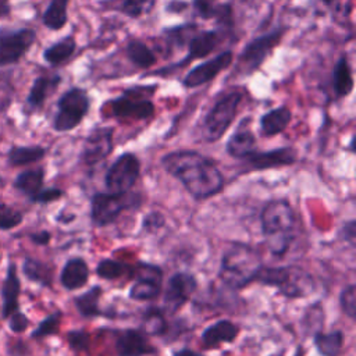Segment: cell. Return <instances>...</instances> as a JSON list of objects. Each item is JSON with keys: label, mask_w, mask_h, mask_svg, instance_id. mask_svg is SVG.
Here are the masks:
<instances>
[{"label": "cell", "mask_w": 356, "mask_h": 356, "mask_svg": "<svg viewBox=\"0 0 356 356\" xmlns=\"http://www.w3.org/2000/svg\"><path fill=\"white\" fill-rule=\"evenodd\" d=\"M314 346L323 356H339L342 343H343V335L342 331L335 330L328 334L324 332H316L314 337Z\"/></svg>", "instance_id": "29"}, {"label": "cell", "mask_w": 356, "mask_h": 356, "mask_svg": "<svg viewBox=\"0 0 356 356\" xmlns=\"http://www.w3.org/2000/svg\"><path fill=\"white\" fill-rule=\"evenodd\" d=\"M142 327L146 335H153V337L164 335L168 328L167 320L164 317V312L159 307H149L143 314Z\"/></svg>", "instance_id": "32"}, {"label": "cell", "mask_w": 356, "mask_h": 356, "mask_svg": "<svg viewBox=\"0 0 356 356\" xmlns=\"http://www.w3.org/2000/svg\"><path fill=\"white\" fill-rule=\"evenodd\" d=\"M60 83H61V76L58 74L51 76H38L33 81L32 88L26 96V104L29 106V108L31 110L40 108L46 102L47 96L51 95Z\"/></svg>", "instance_id": "23"}, {"label": "cell", "mask_w": 356, "mask_h": 356, "mask_svg": "<svg viewBox=\"0 0 356 356\" xmlns=\"http://www.w3.org/2000/svg\"><path fill=\"white\" fill-rule=\"evenodd\" d=\"M156 4V0H120L118 11L128 18L138 19L149 14Z\"/></svg>", "instance_id": "36"}, {"label": "cell", "mask_w": 356, "mask_h": 356, "mask_svg": "<svg viewBox=\"0 0 356 356\" xmlns=\"http://www.w3.org/2000/svg\"><path fill=\"white\" fill-rule=\"evenodd\" d=\"M197 31V25L192 22H186L182 25H175L172 28H165L163 31L165 39L172 46H186L188 40L192 38V35Z\"/></svg>", "instance_id": "35"}, {"label": "cell", "mask_w": 356, "mask_h": 356, "mask_svg": "<svg viewBox=\"0 0 356 356\" xmlns=\"http://www.w3.org/2000/svg\"><path fill=\"white\" fill-rule=\"evenodd\" d=\"M339 305L342 312L349 318L353 320L356 317V285L355 284H349L341 291Z\"/></svg>", "instance_id": "38"}, {"label": "cell", "mask_w": 356, "mask_h": 356, "mask_svg": "<svg viewBox=\"0 0 356 356\" xmlns=\"http://www.w3.org/2000/svg\"><path fill=\"white\" fill-rule=\"evenodd\" d=\"M216 24L218 25L220 31H229L234 28V10L228 3H220L217 6V11L214 14Z\"/></svg>", "instance_id": "40"}, {"label": "cell", "mask_w": 356, "mask_h": 356, "mask_svg": "<svg viewBox=\"0 0 356 356\" xmlns=\"http://www.w3.org/2000/svg\"><path fill=\"white\" fill-rule=\"evenodd\" d=\"M260 222L268 250L275 256H282L289 249L296 224L292 206L284 199L270 200L261 210Z\"/></svg>", "instance_id": "2"}, {"label": "cell", "mask_w": 356, "mask_h": 356, "mask_svg": "<svg viewBox=\"0 0 356 356\" xmlns=\"http://www.w3.org/2000/svg\"><path fill=\"white\" fill-rule=\"evenodd\" d=\"M292 120V111L286 106H278L260 117V131L263 136L271 138L286 129Z\"/></svg>", "instance_id": "20"}, {"label": "cell", "mask_w": 356, "mask_h": 356, "mask_svg": "<svg viewBox=\"0 0 356 356\" xmlns=\"http://www.w3.org/2000/svg\"><path fill=\"white\" fill-rule=\"evenodd\" d=\"M8 318H10V321H8L10 328H11L14 332H22V331L28 327V324H29V321H28V318L25 317V314L19 313L18 310L14 312Z\"/></svg>", "instance_id": "46"}, {"label": "cell", "mask_w": 356, "mask_h": 356, "mask_svg": "<svg viewBox=\"0 0 356 356\" xmlns=\"http://www.w3.org/2000/svg\"><path fill=\"white\" fill-rule=\"evenodd\" d=\"M172 356H204L203 353H199L193 349H189V348H182L181 350L175 352Z\"/></svg>", "instance_id": "50"}, {"label": "cell", "mask_w": 356, "mask_h": 356, "mask_svg": "<svg viewBox=\"0 0 356 356\" xmlns=\"http://www.w3.org/2000/svg\"><path fill=\"white\" fill-rule=\"evenodd\" d=\"M113 134L111 127H95L85 139L81 160L86 165H95L103 161L113 150Z\"/></svg>", "instance_id": "15"}, {"label": "cell", "mask_w": 356, "mask_h": 356, "mask_svg": "<svg viewBox=\"0 0 356 356\" xmlns=\"http://www.w3.org/2000/svg\"><path fill=\"white\" fill-rule=\"evenodd\" d=\"M18 295H19V280L15 273V266L10 264L7 277L3 282L1 296H3V317L8 318L14 312L18 310Z\"/></svg>", "instance_id": "25"}, {"label": "cell", "mask_w": 356, "mask_h": 356, "mask_svg": "<svg viewBox=\"0 0 356 356\" xmlns=\"http://www.w3.org/2000/svg\"><path fill=\"white\" fill-rule=\"evenodd\" d=\"M242 100L243 92L239 89H232L216 100L203 120V136L207 142H217L222 138L234 122Z\"/></svg>", "instance_id": "6"}, {"label": "cell", "mask_w": 356, "mask_h": 356, "mask_svg": "<svg viewBox=\"0 0 356 356\" xmlns=\"http://www.w3.org/2000/svg\"><path fill=\"white\" fill-rule=\"evenodd\" d=\"M296 159H298L296 150L293 147L285 146V147H278L267 152L254 150L243 160L250 167V170L261 171V170H268L275 167L291 165L296 161Z\"/></svg>", "instance_id": "17"}, {"label": "cell", "mask_w": 356, "mask_h": 356, "mask_svg": "<svg viewBox=\"0 0 356 356\" xmlns=\"http://www.w3.org/2000/svg\"><path fill=\"white\" fill-rule=\"evenodd\" d=\"M222 33L224 32L220 31V29H203V31L195 32L192 35V38L186 43V46H188L186 57L182 58L179 63H175V64H172L170 67H165V68H163L160 71H156L153 74L171 72L174 68H184V67H186L193 60H199V58L207 57L221 43Z\"/></svg>", "instance_id": "12"}, {"label": "cell", "mask_w": 356, "mask_h": 356, "mask_svg": "<svg viewBox=\"0 0 356 356\" xmlns=\"http://www.w3.org/2000/svg\"><path fill=\"white\" fill-rule=\"evenodd\" d=\"M157 85H136L124 89L118 96L104 103L103 113L117 120L143 121L154 115V103L152 96L156 93Z\"/></svg>", "instance_id": "4"}, {"label": "cell", "mask_w": 356, "mask_h": 356, "mask_svg": "<svg viewBox=\"0 0 356 356\" xmlns=\"http://www.w3.org/2000/svg\"><path fill=\"white\" fill-rule=\"evenodd\" d=\"M21 221L22 214L19 211L7 204H0V229L14 228L21 224Z\"/></svg>", "instance_id": "41"}, {"label": "cell", "mask_w": 356, "mask_h": 356, "mask_svg": "<svg viewBox=\"0 0 356 356\" xmlns=\"http://www.w3.org/2000/svg\"><path fill=\"white\" fill-rule=\"evenodd\" d=\"M234 61V53L231 50H224L210 60H206L193 68H191L182 78V86L186 89H195L197 86L206 85L220 75L224 70L229 68Z\"/></svg>", "instance_id": "13"}, {"label": "cell", "mask_w": 356, "mask_h": 356, "mask_svg": "<svg viewBox=\"0 0 356 356\" xmlns=\"http://www.w3.org/2000/svg\"><path fill=\"white\" fill-rule=\"evenodd\" d=\"M218 0H192V8L200 19H213L217 11Z\"/></svg>", "instance_id": "42"}, {"label": "cell", "mask_w": 356, "mask_h": 356, "mask_svg": "<svg viewBox=\"0 0 356 356\" xmlns=\"http://www.w3.org/2000/svg\"><path fill=\"white\" fill-rule=\"evenodd\" d=\"M284 35L285 28H275L249 40L238 56L236 72L241 75H250L257 71L273 50L280 46Z\"/></svg>", "instance_id": "8"}, {"label": "cell", "mask_w": 356, "mask_h": 356, "mask_svg": "<svg viewBox=\"0 0 356 356\" xmlns=\"http://www.w3.org/2000/svg\"><path fill=\"white\" fill-rule=\"evenodd\" d=\"M125 54L128 60L138 68L147 70L156 64V54L154 51L142 40L132 39L125 46Z\"/></svg>", "instance_id": "27"}, {"label": "cell", "mask_w": 356, "mask_h": 356, "mask_svg": "<svg viewBox=\"0 0 356 356\" xmlns=\"http://www.w3.org/2000/svg\"><path fill=\"white\" fill-rule=\"evenodd\" d=\"M63 196V191L58 188H49V189H40L31 200L38 203H49L53 200H57Z\"/></svg>", "instance_id": "44"}, {"label": "cell", "mask_w": 356, "mask_h": 356, "mask_svg": "<svg viewBox=\"0 0 356 356\" xmlns=\"http://www.w3.org/2000/svg\"><path fill=\"white\" fill-rule=\"evenodd\" d=\"M161 165L196 200L209 199L224 186V177L216 161L196 150L170 152L161 157Z\"/></svg>", "instance_id": "1"}, {"label": "cell", "mask_w": 356, "mask_h": 356, "mask_svg": "<svg viewBox=\"0 0 356 356\" xmlns=\"http://www.w3.org/2000/svg\"><path fill=\"white\" fill-rule=\"evenodd\" d=\"M239 334V328L229 320H220L209 327H206L200 335L202 342L211 348L220 343L234 342Z\"/></svg>", "instance_id": "21"}, {"label": "cell", "mask_w": 356, "mask_h": 356, "mask_svg": "<svg viewBox=\"0 0 356 356\" xmlns=\"http://www.w3.org/2000/svg\"><path fill=\"white\" fill-rule=\"evenodd\" d=\"M36 40V32L31 28L0 29V67L18 63Z\"/></svg>", "instance_id": "11"}, {"label": "cell", "mask_w": 356, "mask_h": 356, "mask_svg": "<svg viewBox=\"0 0 356 356\" xmlns=\"http://www.w3.org/2000/svg\"><path fill=\"white\" fill-rule=\"evenodd\" d=\"M164 224H165V220H164L163 214L156 213V211L149 213V214L145 217V220H143V228H145L147 232H154L156 229L161 228Z\"/></svg>", "instance_id": "45"}, {"label": "cell", "mask_w": 356, "mask_h": 356, "mask_svg": "<svg viewBox=\"0 0 356 356\" xmlns=\"http://www.w3.org/2000/svg\"><path fill=\"white\" fill-rule=\"evenodd\" d=\"M339 235L343 241H348L350 243L355 242V238H356V224H355V220H350L349 222H346L341 231H339Z\"/></svg>", "instance_id": "47"}, {"label": "cell", "mask_w": 356, "mask_h": 356, "mask_svg": "<svg viewBox=\"0 0 356 356\" xmlns=\"http://www.w3.org/2000/svg\"><path fill=\"white\" fill-rule=\"evenodd\" d=\"M331 85L337 97H346L353 92V88H355L353 72L346 54H342L334 64Z\"/></svg>", "instance_id": "19"}, {"label": "cell", "mask_w": 356, "mask_h": 356, "mask_svg": "<svg viewBox=\"0 0 356 356\" xmlns=\"http://www.w3.org/2000/svg\"><path fill=\"white\" fill-rule=\"evenodd\" d=\"M24 274L35 282H39L42 285L49 286L51 284V270L47 264L36 260V259H31L26 257L22 266Z\"/></svg>", "instance_id": "34"}, {"label": "cell", "mask_w": 356, "mask_h": 356, "mask_svg": "<svg viewBox=\"0 0 356 356\" xmlns=\"http://www.w3.org/2000/svg\"><path fill=\"white\" fill-rule=\"evenodd\" d=\"M129 266L114 260V259H103L96 266V273L103 280H117L125 274Z\"/></svg>", "instance_id": "37"}, {"label": "cell", "mask_w": 356, "mask_h": 356, "mask_svg": "<svg viewBox=\"0 0 356 356\" xmlns=\"http://www.w3.org/2000/svg\"><path fill=\"white\" fill-rule=\"evenodd\" d=\"M89 334L86 331H81V330H74L70 331L67 334V341L68 345L74 349V350H88L89 348Z\"/></svg>", "instance_id": "43"}, {"label": "cell", "mask_w": 356, "mask_h": 356, "mask_svg": "<svg viewBox=\"0 0 356 356\" xmlns=\"http://www.w3.org/2000/svg\"><path fill=\"white\" fill-rule=\"evenodd\" d=\"M60 320H61V313L56 312L50 316H47L39 325L38 328L32 332L33 338H43L47 335H53L58 331L60 327Z\"/></svg>", "instance_id": "39"}, {"label": "cell", "mask_w": 356, "mask_h": 356, "mask_svg": "<svg viewBox=\"0 0 356 356\" xmlns=\"http://www.w3.org/2000/svg\"><path fill=\"white\" fill-rule=\"evenodd\" d=\"M197 288L196 278L189 273H175L167 281L164 289V306L170 313H175L184 303L189 300Z\"/></svg>", "instance_id": "16"}, {"label": "cell", "mask_w": 356, "mask_h": 356, "mask_svg": "<svg viewBox=\"0 0 356 356\" xmlns=\"http://www.w3.org/2000/svg\"><path fill=\"white\" fill-rule=\"evenodd\" d=\"M256 136L250 129H238L235 134L231 135V138L227 140L225 150L227 153L234 159L243 160L250 153L256 150Z\"/></svg>", "instance_id": "24"}, {"label": "cell", "mask_w": 356, "mask_h": 356, "mask_svg": "<svg viewBox=\"0 0 356 356\" xmlns=\"http://www.w3.org/2000/svg\"><path fill=\"white\" fill-rule=\"evenodd\" d=\"M68 4L70 0H50L42 15L43 25L50 31H60L64 28L68 21Z\"/></svg>", "instance_id": "28"}, {"label": "cell", "mask_w": 356, "mask_h": 356, "mask_svg": "<svg viewBox=\"0 0 356 356\" xmlns=\"http://www.w3.org/2000/svg\"><path fill=\"white\" fill-rule=\"evenodd\" d=\"M10 11V4L8 0H0V17L7 15Z\"/></svg>", "instance_id": "51"}, {"label": "cell", "mask_w": 356, "mask_h": 356, "mask_svg": "<svg viewBox=\"0 0 356 356\" xmlns=\"http://www.w3.org/2000/svg\"><path fill=\"white\" fill-rule=\"evenodd\" d=\"M321 3H324L325 6H331V4H334L337 0H320Z\"/></svg>", "instance_id": "52"}, {"label": "cell", "mask_w": 356, "mask_h": 356, "mask_svg": "<svg viewBox=\"0 0 356 356\" xmlns=\"http://www.w3.org/2000/svg\"><path fill=\"white\" fill-rule=\"evenodd\" d=\"M256 281L275 286L282 296L286 298H305L314 289L312 275L298 266H280V267H261Z\"/></svg>", "instance_id": "5"}, {"label": "cell", "mask_w": 356, "mask_h": 356, "mask_svg": "<svg viewBox=\"0 0 356 356\" xmlns=\"http://www.w3.org/2000/svg\"><path fill=\"white\" fill-rule=\"evenodd\" d=\"M31 239L38 245H46L50 241V234L47 231H40L31 235Z\"/></svg>", "instance_id": "49"}, {"label": "cell", "mask_w": 356, "mask_h": 356, "mask_svg": "<svg viewBox=\"0 0 356 356\" xmlns=\"http://www.w3.org/2000/svg\"><path fill=\"white\" fill-rule=\"evenodd\" d=\"M135 282L129 289V298L134 300L154 299L161 291L163 271L159 266L150 263H138L134 270Z\"/></svg>", "instance_id": "14"}, {"label": "cell", "mask_w": 356, "mask_h": 356, "mask_svg": "<svg viewBox=\"0 0 356 356\" xmlns=\"http://www.w3.org/2000/svg\"><path fill=\"white\" fill-rule=\"evenodd\" d=\"M135 200H140L138 195H114V193H95L90 199V218L95 225L106 227L115 221L122 210L131 206H139L140 203H135Z\"/></svg>", "instance_id": "9"}, {"label": "cell", "mask_w": 356, "mask_h": 356, "mask_svg": "<svg viewBox=\"0 0 356 356\" xmlns=\"http://www.w3.org/2000/svg\"><path fill=\"white\" fill-rule=\"evenodd\" d=\"M43 178H44V172L43 168H35V170H28L21 172L15 181H14V186L21 191L22 193H25L26 196H29L31 199L42 189L43 185Z\"/></svg>", "instance_id": "30"}, {"label": "cell", "mask_w": 356, "mask_h": 356, "mask_svg": "<svg viewBox=\"0 0 356 356\" xmlns=\"http://www.w3.org/2000/svg\"><path fill=\"white\" fill-rule=\"evenodd\" d=\"M261 256L252 246L234 242L224 250L220 261V278L231 289H242L256 281L261 270Z\"/></svg>", "instance_id": "3"}, {"label": "cell", "mask_w": 356, "mask_h": 356, "mask_svg": "<svg viewBox=\"0 0 356 356\" xmlns=\"http://www.w3.org/2000/svg\"><path fill=\"white\" fill-rule=\"evenodd\" d=\"M140 174L139 159L134 153H122L106 172V188L110 193L122 195L132 189Z\"/></svg>", "instance_id": "10"}, {"label": "cell", "mask_w": 356, "mask_h": 356, "mask_svg": "<svg viewBox=\"0 0 356 356\" xmlns=\"http://www.w3.org/2000/svg\"><path fill=\"white\" fill-rule=\"evenodd\" d=\"M76 50V42L72 35H68L57 42H54L51 46L46 47L43 51V58L46 63H49L53 67H57L67 60L71 58V56Z\"/></svg>", "instance_id": "26"}, {"label": "cell", "mask_w": 356, "mask_h": 356, "mask_svg": "<svg viewBox=\"0 0 356 356\" xmlns=\"http://www.w3.org/2000/svg\"><path fill=\"white\" fill-rule=\"evenodd\" d=\"M189 7V3L185 0H171L165 6V11L170 14H182Z\"/></svg>", "instance_id": "48"}, {"label": "cell", "mask_w": 356, "mask_h": 356, "mask_svg": "<svg viewBox=\"0 0 356 356\" xmlns=\"http://www.w3.org/2000/svg\"><path fill=\"white\" fill-rule=\"evenodd\" d=\"M46 150L40 146H17L8 152V161L13 165H24L43 159Z\"/></svg>", "instance_id": "33"}, {"label": "cell", "mask_w": 356, "mask_h": 356, "mask_svg": "<svg viewBox=\"0 0 356 356\" xmlns=\"http://www.w3.org/2000/svg\"><path fill=\"white\" fill-rule=\"evenodd\" d=\"M88 278H89V267L86 261L81 257L70 259L64 264L60 275V281L63 286L68 291H74L83 286Z\"/></svg>", "instance_id": "22"}, {"label": "cell", "mask_w": 356, "mask_h": 356, "mask_svg": "<svg viewBox=\"0 0 356 356\" xmlns=\"http://www.w3.org/2000/svg\"><path fill=\"white\" fill-rule=\"evenodd\" d=\"M90 108V96L85 88L72 86L57 100V113L53 120V128L57 132H67L76 128L88 115Z\"/></svg>", "instance_id": "7"}, {"label": "cell", "mask_w": 356, "mask_h": 356, "mask_svg": "<svg viewBox=\"0 0 356 356\" xmlns=\"http://www.w3.org/2000/svg\"><path fill=\"white\" fill-rule=\"evenodd\" d=\"M100 295H102V288L99 285H95L89 291L75 298L74 302L79 314L83 317H93V316L103 314V312L99 309Z\"/></svg>", "instance_id": "31"}, {"label": "cell", "mask_w": 356, "mask_h": 356, "mask_svg": "<svg viewBox=\"0 0 356 356\" xmlns=\"http://www.w3.org/2000/svg\"><path fill=\"white\" fill-rule=\"evenodd\" d=\"M118 356H145L154 353V348L149 343L145 334L138 330H124L115 341Z\"/></svg>", "instance_id": "18"}]
</instances>
